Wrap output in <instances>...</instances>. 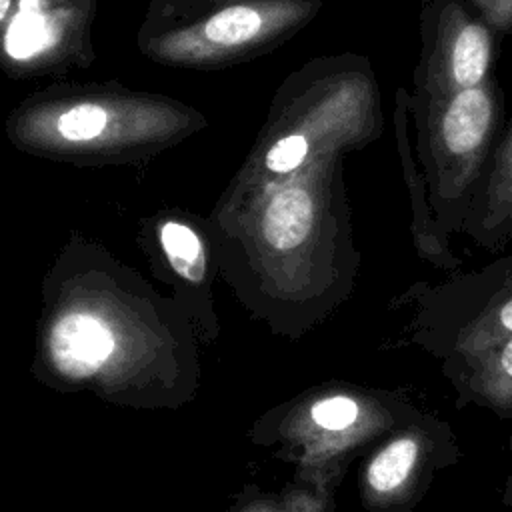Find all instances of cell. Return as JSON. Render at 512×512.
Returning <instances> with one entry per match:
<instances>
[{
	"instance_id": "6da1fadb",
	"label": "cell",
	"mask_w": 512,
	"mask_h": 512,
	"mask_svg": "<svg viewBox=\"0 0 512 512\" xmlns=\"http://www.w3.org/2000/svg\"><path fill=\"white\" fill-rule=\"evenodd\" d=\"M206 128L196 106L116 80L52 82L24 96L4 120L20 152L82 166L144 162Z\"/></svg>"
},
{
	"instance_id": "7a4b0ae2",
	"label": "cell",
	"mask_w": 512,
	"mask_h": 512,
	"mask_svg": "<svg viewBox=\"0 0 512 512\" xmlns=\"http://www.w3.org/2000/svg\"><path fill=\"white\" fill-rule=\"evenodd\" d=\"M382 132V94L372 62L356 52L316 56L276 88L222 206L298 172L320 156L362 150Z\"/></svg>"
},
{
	"instance_id": "3957f363",
	"label": "cell",
	"mask_w": 512,
	"mask_h": 512,
	"mask_svg": "<svg viewBox=\"0 0 512 512\" xmlns=\"http://www.w3.org/2000/svg\"><path fill=\"white\" fill-rule=\"evenodd\" d=\"M342 160L344 154L320 156L220 208L226 218L250 224L270 256L288 260L290 290L310 318L350 296L360 264Z\"/></svg>"
},
{
	"instance_id": "277c9868",
	"label": "cell",
	"mask_w": 512,
	"mask_h": 512,
	"mask_svg": "<svg viewBox=\"0 0 512 512\" xmlns=\"http://www.w3.org/2000/svg\"><path fill=\"white\" fill-rule=\"evenodd\" d=\"M414 152L428 202L446 238L460 234L476 184L504 130L498 78L442 96H412Z\"/></svg>"
},
{
	"instance_id": "5b68a950",
	"label": "cell",
	"mask_w": 512,
	"mask_h": 512,
	"mask_svg": "<svg viewBox=\"0 0 512 512\" xmlns=\"http://www.w3.org/2000/svg\"><path fill=\"white\" fill-rule=\"evenodd\" d=\"M388 310H406L404 338L438 362L512 336V254L476 270L410 284Z\"/></svg>"
},
{
	"instance_id": "8992f818",
	"label": "cell",
	"mask_w": 512,
	"mask_h": 512,
	"mask_svg": "<svg viewBox=\"0 0 512 512\" xmlns=\"http://www.w3.org/2000/svg\"><path fill=\"white\" fill-rule=\"evenodd\" d=\"M324 0H232L150 34H136L148 60L182 70H224L274 52L322 10Z\"/></svg>"
},
{
	"instance_id": "52a82bcc",
	"label": "cell",
	"mask_w": 512,
	"mask_h": 512,
	"mask_svg": "<svg viewBox=\"0 0 512 512\" xmlns=\"http://www.w3.org/2000/svg\"><path fill=\"white\" fill-rule=\"evenodd\" d=\"M420 414L400 390L338 384L306 398L292 436L316 468L318 482L332 488L354 456L366 454L382 436Z\"/></svg>"
},
{
	"instance_id": "ba28073f",
	"label": "cell",
	"mask_w": 512,
	"mask_h": 512,
	"mask_svg": "<svg viewBox=\"0 0 512 512\" xmlns=\"http://www.w3.org/2000/svg\"><path fill=\"white\" fill-rule=\"evenodd\" d=\"M460 460L448 422L434 414L400 424L382 436L360 466V500L368 512H412L436 476Z\"/></svg>"
},
{
	"instance_id": "9c48e42d",
	"label": "cell",
	"mask_w": 512,
	"mask_h": 512,
	"mask_svg": "<svg viewBox=\"0 0 512 512\" xmlns=\"http://www.w3.org/2000/svg\"><path fill=\"white\" fill-rule=\"evenodd\" d=\"M96 12L98 0H20L0 30V72L32 80L90 68Z\"/></svg>"
},
{
	"instance_id": "30bf717a",
	"label": "cell",
	"mask_w": 512,
	"mask_h": 512,
	"mask_svg": "<svg viewBox=\"0 0 512 512\" xmlns=\"http://www.w3.org/2000/svg\"><path fill=\"white\" fill-rule=\"evenodd\" d=\"M420 56L412 96H442L496 76L502 34L468 0H424L418 16Z\"/></svg>"
},
{
	"instance_id": "8fae6325",
	"label": "cell",
	"mask_w": 512,
	"mask_h": 512,
	"mask_svg": "<svg viewBox=\"0 0 512 512\" xmlns=\"http://www.w3.org/2000/svg\"><path fill=\"white\" fill-rule=\"evenodd\" d=\"M392 128L396 138V150L398 160L402 168V180L408 190L410 200V232L412 242L416 248V254L428 262L430 266L456 274L462 270L464 262L452 252L450 238H446L432 214L426 182L422 176V170L416 160L414 152V140H412V116H410V90L400 86L394 96V110H392Z\"/></svg>"
},
{
	"instance_id": "7c38bea8",
	"label": "cell",
	"mask_w": 512,
	"mask_h": 512,
	"mask_svg": "<svg viewBox=\"0 0 512 512\" xmlns=\"http://www.w3.org/2000/svg\"><path fill=\"white\" fill-rule=\"evenodd\" d=\"M460 234L478 248L498 252L512 242V120L476 184Z\"/></svg>"
},
{
	"instance_id": "4fadbf2b",
	"label": "cell",
	"mask_w": 512,
	"mask_h": 512,
	"mask_svg": "<svg viewBox=\"0 0 512 512\" xmlns=\"http://www.w3.org/2000/svg\"><path fill=\"white\" fill-rule=\"evenodd\" d=\"M456 408L476 406L512 418V336L480 352L440 362Z\"/></svg>"
},
{
	"instance_id": "5bb4252c",
	"label": "cell",
	"mask_w": 512,
	"mask_h": 512,
	"mask_svg": "<svg viewBox=\"0 0 512 512\" xmlns=\"http://www.w3.org/2000/svg\"><path fill=\"white\" fill-rule=\"evenodd\" d=\"M112 326L92 310H70L56 318L46 336V356L60 376L88 380L104 372L116 354Z\"/></svg>"
},
{
	"instance_id": "9a60e30c",
	"label": "cell",
	"mask_w": 512,
	"mask_h": 512,
	"mask_svg": "<svg viewBox=\"0 0 512 512\" xmlns=\"http://www.w3.org/2000/svg\"><path fill=\"white\" fill-rule=\"evenodd\" d=\"M156 236L172 270L184 280L202 282L206 250L198 230L180 216L164 214L156 222Z\"/></svg>"
},
{
	"instance_id": "2e32d148",
	"label": "cell",
	"mask_w": 512,
	"mask_h": 512,
	"mask_svg": "<svg viewBox=\"0 0 512 512\" xmlns=\"http://www.w3.org/2000/svg\"><path fill=\"white\" fill-rule=\"evenodd\" d=\"M232 0H148L142 24L136 34H150L174 22L198 16Z\"/></svg>"
},
{
	"instance_id": "e0dca14e",
	"label": "cell",
	"mask_w": 512,
	"mask_h": 512,
	"mask_svg": "<svg viewBox=\"0 0 512 512\" xmlns=\"http://www.w3.org/2000/svg\"><path fill=\"white\" fill-rule=\"evenodd\" d=\"M468 4L498 34H512V0H468Z\"/></svg>"
},
{
	"instance_id": "ac0fdd59",
	"label": "cell",
	"mask_w": 512,
	"mask_h": 512,
	"mask_svg": "<svg viewBox=\"0 0 512 512\" xmlns=\"http://www.w3.org/2000/svg\"><path fill=\"white\" fill-rule=\"evenodd\" d=\"M18 2H20V0H0V30H2L4 24L8 22V18L12 16V12H14V8H16Z\"/></svg>"
},
{
	"instance_id": "d6986e66",
	"label": "cell",
	"mask_w": 512,
	"mask_h": 512,
	"mask_svg": "<svg viewBox=\"0 0 512 512\" xmlns=\"http://www.w3.org/2000/svg\"><path fill=\"white\" fill-rule=\"evenodd\" d=\"M500 500H502V504H504L508 510H512V470H510V474H508L506 480H504V488H502Z\"/></svg>"
}]
</instances>
